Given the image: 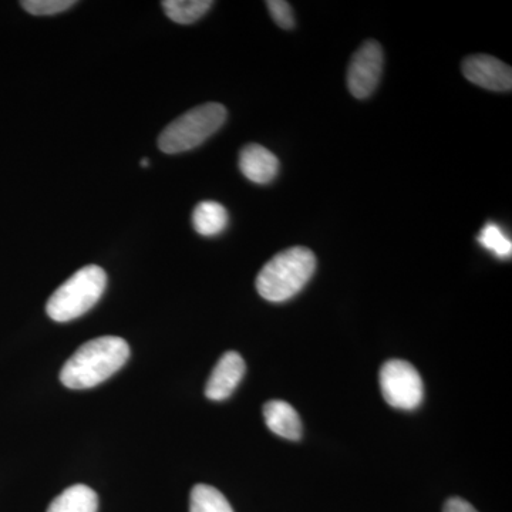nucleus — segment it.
I'll return each instance as SVG.
<instances>
[{
  "label": "nucleus",
  "mask_w": 512,
  "mask_h": 512,
  "mask_svg": "<svg viewBox=\"0 0 512 512\" xmlns=\"http://www.w3.org/2000/svg\"><path fill=\"white\" fill-rule=\"evenodd\" d=\"M130 346L119 336H101L76 350L60 372V382L73 390L92 389L126 365Z\"/></svg>",
  "instance_id": "1"
},
{
  "label": "nucleus",
  "mask_w": 512,
  "mask_h": 512,
  "mask_svg": "<svg viewBox=\"0 0 512 512\" xmlns=\"http://www.w3.org/2000/svg\"><path fill=\"white\" fill-rule=\"evenodd\" d=\"M316 271L311 249L293 247L275 255L256 276V291L268 302L289 301L305 288Z\"/></svg>",
  "instance_id": "2"
},
{
  "label": "nucleus",
  "mask_w": 512,
  "mask_h": 512,
  "mask_svg": "<svg viewBox=\"0 0 512 512\" xmlns=\"http://www.w3.org/2000/svg\"><path fill=\"white\" fill-rule=\"evenodd\" d=\"M107 275L97 265H87L70 276L47 301L46 312L55 322H70L90 311L100 301Z\"/></svg>",
  "instance_id": "3"
},
{
  "label": "nucleus",
  "mask_w": 512,
  "mask_h": 512,
  "mask_svg": "<svg viewBox=\"0 0 512 512\" xmlns=\"http://www.w3.org/2000/svg\"><path fill=\"white\" fill-rule=\"evenodd\" d=\"M227 120L222 104L207 103L194 107L164 128L158 137V148L165 154H178L201 146L217 133Z\"/></svg>",
  "instance_id": "4"
},
{
  "label": "nucleus",
  "mask_w": 512,
  "mask_h": 512,
  "mask_svg": "<svg viewBox=\"0 0 512 512\" xmlns=\"http://www.w3.org/2000/svg\"><path fill=\"white\" fill-rule=\"evenodd\" d=\"M380 389L384 400L394 409L414 410L423 402V380L416 367L406 360L384 363L380 369Z\"/></svg>",
  "instance_id": "5"
},
{
  "label": "nucleus",
  "mask_w": 512,
  "mask_h": 512,
  "mask_svg": "<svg viewBox=\"0 0 512 512\" xmlns=\"http://www.w3.org/2000/svg\"><path fill=\"white\" fill-rule=\"evenodd\" d=\"M383 49L376 40H366L357 49L348 69V87L356 99H367L379 86L383 73Z\"/></svg>",
  "instance_id": "6"
},
{
  "label": "nucleus",
  "mask_w": 512,
  "mask_h": 512,
  "mask_svg": "<svg viewBox=\"0 0 512 512\" xmlns=\"http://www.w3.org/2000/svg\"><path fill=\"white\" fill-rule=\"evenodd\" d=\"M464 77L478 87L491 92H511L512 70L497 57L474 55L463 62Z\"/></svg>",
  "instance_id": "7"
},
{
  "label": "nucleus",
  "mask_w": 512,
  "mask_h": 512,
  "mask_svg": "<svg viewBox=\"0 0 512 512\" xmlns=\"http://www.w3.org/2000/svg\"><path fill=\"white\" fill-rule=\"evenodd\" d=\"M245 362L237 352H227L218 360L217 366L212 370L205 396L214 402H222L231 397L238 384L245 375Z\"/></svg>",
  "instance_id": "8"
},
{
  "label": "nucleus",
  "mask_w": 512,
  "mask_h": 512,
  "mask_svg": "<svg viewBox=\"0 0 512 512\" xmlns=\"http://www.w3.org/2000/svg\"><path fill=\"white\" fill-rule=\"evenodd\" d=\"M239 170L255 184H269L279 173V160L268 148L248 144L239 154Z\"/></svg>",
  "instance_id": "9"
},
{
  "label": "nucleus",
  "mask_w": 512,
  "mask_h": 512,
  "mask_svg": "<svg viewBox=\"0 0 512 512\" xmlns=\"http://www.w3.org/2000/svg\"><path fill=\"white\" fill-rule=\"evenodd\" d=\"M264 417L268 429L286 440H299L302 437V421L291 404L282 400H271L264 406Z\"/></svg>",
  "instance_id": "10"
},
{
  "label": "nucleus",
  "mask_w": 512,
  "mask_h": 512,
  "mask_svg": "<svg viewBox=\"0 0 512 512\" xmlns=\"http://www.w3.org/2000/svg\"><path fill=\"white\" fill-rule=\"evenodd\" d=\"M99 497L87 485L76 484L57 495L47 512H97Z\"/></svg>",
  "instance_id": "11"
},
{
  "label": "nucleus",
  "mask_w": 512,
  "mask_h": 512,
  "mask_svg": "<svg viewBox=\"0 0 512 512\" xmlns=\"http://www.w3.org/2000/svg\"><path fill=\"white\" fill-rule=\"evenodd\" d=\"M228 211L215 201H202L192 212V225L202 237H214L227 228Z\"/></svg>",
  "instance_id": "12"
},
{
  "label": "nucleus",
  "mask_w": 512,
  "mask_h": 512,
  "mask_svg": "<svg viewBox=\"0 0 512 512\" xmlns=\"http://www.w3.org/2000/svg\"><path fill=\"white\" fill-rule=\"evenodd\" d=\"M214 2L211 0H165L163 9L165 15L178 25H191L200 20Z\"/></svg>",
  "instance_id": "13"
},
{
  "label": "nucleus",
  "mask_w": 512,
  "mask_h": 512,
  "mask_svg": "<svg viewBox=\"0 0 512 512\" xmlns=\"http://www.w3.org/2000/svg\"><path fill=\"white\" fill-rule=\"evenodd\" d=\"M190 512H234L225 495L207 484H197L191 491Z\"/></svg>",
  "instance_id": "14"
},
{
  "label": "nucleus",
  "mask_w": 512,
  "mask_h": 512,
  "mask_svg": "<svg viewBox=\"0 0 512 512\" xmlns=\"http://www.w3.org/2000/svg\"><path fill=\"white\" fill-rule=\"evenodd\" d=\"M477 239L481 247L490 251L491 254L501 259L510 258L512 254L511 239L505 237L503 229L498 227L495 222H488V224L481 229Z\"/></svg>",
  "instance_id": "15"
},
{
  "label": "nucleus",
  "mask_w": 512,
  "mask_h": 512,
  "mask_svg": "<svg viewBox=\"0 0 512 512\" xmlns=\"http://www.w3.org/2000/svg\"><path fill=\"white\" fill-rule=\"evenodd\" d=\"M20 5L30 15L52 16L73 8L76 2L74 0H25Z\"/></svg>",
  "instance_id": "16"
},
{
  "label": "nucleus",
  "mask_w": 512,
  "mask_h": 512,
  "mask_svg": "<svg viewBox=\"0 0 512 512\" xmlns=\"http://www.w3.org/2000/svg\"><path fill=\"white\" fill-rule=\"evenodd\" d=\"M266 8L271 13L272 19L275 20L279 28L291 30L295 28V13L292 6L285 0H269L266 2Z\"/></svg>",
  "instance_id": "17"
},
{
  "label": "nucleus",
  "mask_w": 512,
  "mask_h": 512,
  "mask_svg": "<svg viewBox=\"0 0 512 512\" xmlns=\"http://www.w3.org/2000/svg\"><path fill=\"white\" fill-rule=\"evenodd\" d=\"M443 512H478L476 508L470 503H467L463 498H450L446 504H444Z\"/></svg>",
  "instance_id": "18"
},
{
  "label": "nucleus",
  "mask_w": 512,
  "mask_h": 512,
  "mask_svg": "<svg viewBox=\"0 0 512 512\" xmlns=\"http://www.w3.org/2000/svg\"><path fill=\"white\" fill-rule=\"evenodd\" d=\"M148 164H150V163H148L147 158H144V160H143V161H141V167L146 168V167H148Z\"/></svg>",
  "instance_id": "19"
}]
</instances>
